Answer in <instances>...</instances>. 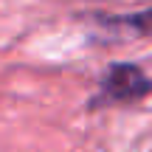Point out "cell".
I'll list each match as a JSON object with an SVG mask.
<instances>
[{"label": "cell", "mask_w": 152, "mask_h": 152, "mask_svg": "<svg viewBox=\"0 0 152 152\" xmlns=\"http://www.w3.org/2000/svg\"><path fill=\"white\" fill-rule=\"evenodd\" d=\"M96 34L110 37L107 42H130V39H152V3L135 11H121L107 14L99 11L90 17Z\"/></svg>", "instance_id": "7a4b0ae2"}, {"label": "cell", "mask_w": 152, "mask_h": 152, "mask_svg": "<svg viewBox=\"0 0 152 152\" xmlns=\"http://www.w3.org/2000/svg\"><path fill=\"white\" fill-rule=\"evenodd\" d=\"M152 93V76L138 62H113L99 76V87L90 99V107L107 104H132Z\"/></svg>", "instance_id": "6da1fadb"}]
</instances>
